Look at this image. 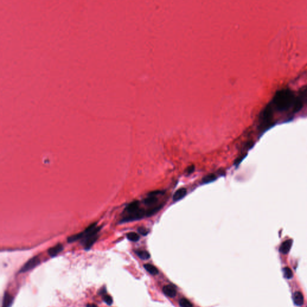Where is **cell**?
Masks as SVG:
<instances>
[{
    "label": "cell",
    "instance_id": "obj_1",
    "mask_svg": "<svg viewBox=\"0 0 307 307\" xmlns=\"http://www.w3.org/2000/svg\"><path fill=\"white\" fill-rule=\"evenodd\" d=\"M302 100L296 97L291 91L283 89L278 91L274 96L272 106L280 112H287L291 109L293 112L301 108Z\"/></svg>",
    "mask_w": 307,
    "mask_h": 307
},
{
    "label": "cell",
    "instance_id": "obj_2",
    "mask_svg": "<svg viewBox=\"0 0 307 307\" xmlns=\"http://www.w3.org/2000/svg\"><path fill=\"white\" fill-rule=\"evenodd\" d=\"M40 263V259L38 256L34 257L29 259L28 262L21 268L19 272L24 273L31 270L37 266Z\"/></svg>",
    "mask_w": 307,
    "mask_h": 307
},
{
    "label": "cell",
    "instance_id": "obj_3",
    "mask_svg": "<svg viewBox=\"0 0 307 307\" xmlns=\"http://www.w3.org/2000/svg\"><path fill=\"white\" fill-rule=\"evenodd\" d=\"M97 239H98L97 235L91 236L83 239L82 241V243L84 245L85 249L89 250L92 246H93V244L96 242Z\"/></svg>",
    "mask_w": 307,
    "mask_h": 307
},
{
    "label": "cell",
    "instance_id": "obj_4",
    "mask_svg": "<svg viewBox=\"0 0 307 307\" xmlns=\"http://www.w3.org/2000/svg\"><path fill=\"white\" fill-rule=\"evenodd\" d=\"M163 293L170 298H174L176 295V290L172 285H166L163 288Z\"/></svg>",
    "mask_w": 307,
    "mask_h": 307
},
{
    "label": "cell",
    "instance_id": "obj_5",
    "mask_svg": "<svg viewBox=\"0 0 307 307\" xmlns=\"http://www.w3.org/2000/svg\"><path fill=\"white\" fill-rule=\"evenodd\" d=\"M139 209H140L139 202L136 201H134V202L130 203V204H129L127 205V206L126 208V211L129 214H131V213H133L137 212Z\"/></svg>",
    "mask_w": 307,
    "mask_h": 307
},
{
    "label": "cell",
    "instance_id": "obj_6",
    "mask_svg": "<svg viewBox=\"0 0 307 307\" xmlns=\"http://www.w3.org/2000/svg\"><path fill=\"white\" fill-rule=\"evenodd\" d=\"M292 243H293V241L291 239H288V240H287V241H284V242H283L280 247V251L281 253H283V254H287L289 252V251L291 247Z\"/></svg>",
    "mask_w": 307,
    "mask_h": 307
},
{
    "label": "cell",
    "instance_id": "obj_7",
    "mask_svg": "<svg viewBox=\"0 0 307 307\" xmlns=\"http://www.w3.org/2000/svg\"><path fill=\"white\" fill-rule=\"evenodd\" d=\"M187 193V191L186 188H181L178 190L174 193V194L173 196V201L174 202H177V201L181 200L182 198H183L186 196Z\"/></svg>",
    "mask_w": 307,
    "mask_h": 307
},
{
    "label": "cell",
    "instance_id": "obj_8",
    "mask_svg": "<svg viewBox=\"0 0 307 307\" xmlns=\"http://www.w3.org/2000/svg\"><path fill=\"white\" fill-rule=\"evenodd\" d=\"M63 245L61 243H58L55 246L51 248L48 250V254L51 257H55L57 256L60 252L63 250Z\"/></svg>",
    "mask_w": 307,
    "mask_h": 307
},
{
    "label": "cell",
    "instance_id": "obj_9",
    "mask_svg": "<svg viewBox=\"0 0 307 307\" xmlns=\"http://www.w3.org/2000/svg\"><path fill=\"white\" fill-rule=\"evenodd\" d=\"M293 300L295 305L301 306L303 303V296L299 291H296L293 295Z\"/></svg>",
    "mask_w": 307,
    "mask_h": 307
},
{
    "label": "cell",
    "instance_id": "obj_10",
    "mask_svg": "<svg viewBox=\"0 0 307 307\" xmlns=\"http://www.w3.org/2000/svg\"><path fill=\"white\" fill-rule=\"evenodd\" d=\"M13 301V298L10 294L6 293L3 301V307H10Z\"/></svg>",
    "mask_w": 307,
    "mask_h": 307
},
{
    "label": "cell",
    "instance_id": "obj_11",
    "mask_svg": "<svg viewBox=\"0 0 307 307\" xmlns=\"http://www.w3.org/2000/svg\"><path fill=\"white\" fill-rule=\"evenodd\" d=\"M217 176L213 174V173H210L209 175H206L205 176H204L202 179V183L203 184H206V183H211L212 182H213L216 181L217 179Z\"/></svg>",
    "mask_w": 307,
    "mask_h": 307
},
{
    "label": "cell",
    "instance_id": "obj_12",
    "mask_svg": "<svg viewBox=\"0 0 307 307\" xmlns=\"http://www.w3.org/2000/svg\"><path fill=\"white\" fill-rule=\"evenodd\" d=\"M144 268L149 273L152 275H156L158 273V269L151 264H145L144 265Z\"/></svg>",
    "mask_w": 307,
    "mask_h": 307
},
{
    "label": "cell",
    "instance_id": "obj_13",
    "mask_svg": "<svg viewBox=\"0 0 307 307\" xmlns=\"http://www.w3.org/2000/svg\"><path fill=\"white\" fill-rule=\"evenodd\" d=\"M136 253L142 260H147L150 257V254L146 251L137 250L136 251Z\"/></svg>",
    "mask_w": 307,
    "mask_h": 307
},
{
    "label": "cell",
    "instance_id": "obj_14",
    "mask_svg": "<svg viewBox=\"0 0 307 307\" xmlns=\"http://www.w3.org/2000/svg\"><path fill=\"white\" fill-rule=\"evenodd\" d=\"M283 275L285 278L286 279H290L293 277V274L292 271L291 270L290 268L288 267H286L283 269Z\"/></svg>",
    "mask_w": 307,
    "mask_h": 307
},
{
    "label": "cell",
    "instance_id": "obj_15",
    "mask_svg": "<svg viewBox=\"0 0 307 307\" xmlns=\"http://www.w3.org/2000/svg\"><path fill=\"white\" fill-rule=\"evenodd\" d=\"M157 201L158 199L156 196H149L148 198L145 199L144 203L146 205H152L155 204L157 202Z\"/></svg>",
    "mask_w": 307,
    "mask_h": 307
},
{
    "label": "cell",
    "instance_id": "obj_16",
    "mask_svg": "<svg viewBox=\"0 0 307 307\" xmlns=\"http://www.w3.org/2000/svg\"><path fill=\"white\" fill-rule=\"evenodd\" d=\"M127 238L129 240L133 242H137L139 240L140 237L137 233L134 232H130L127 234Z\"/></svg>",
    "mask_w": 307,
    "mask_h": 307
},
{
    "label": "cell",
    "instance_id": "obj_17",
    "mask_svg": "<svg viewBox=\"0 0 307 307\" xmlns=\"http://www.w3.org/2000/svg\"><path fill=\"white\" fill-rule=\"evenodd\" d=\"M179 305L181 307H193V304L186 298H182L180 299Z\"/></svg>",
    "mask_w": 307,
    "mask_h": 307
},
{
    "label": "cell",
    "instance_id": "obj_18",
    "mask_svg": "<svg viewBox=\"0 0 307 307\" xmlns=\"http://www.w3.org/2000/svg\"><path fill=\"white\" fill-rule=\"evenodd\" d=\"M103 300L108 305H111L112 304V302H113V299L112 298L109 296V295H104L103 296Z\"/></svg>",
    "mask_w": 307,
    "mask_h": 307
},
{
    "label": "cell",
    "instance_id": "obj_19",
    "mask_svg": "<svg viewBox=\"0 0 307 307\" xmlns=\"http://www.w3.org/2000/svg\"><path fill=\"white\" fill-rule=\"evenodd\" d=\"M138 232L139 233L144 236H146L148 233V230H147L146 228L144 227H140L138 228Z\"/></svg>",
    "mask_w": 307,
    "mask_h": 307
},
{
    "label": "cell",
    "instance_id": "obj_20",
    "mask_svg": "<svg viewBox=\"0 0 307 307\" xmlns=\"http://www.w3.org/2000/svg\"><path fill=\"white\" fill-rule=\"evenodd\" d=\"M194 169H195V167H194L193 165H192V166L188 167L187 168V169L186 170V173H187V175H190V174L192 173L194 171Z\"/></svg>",
    "mask_w": 307,
    "mask_h": 307
},
{
    "label": "cell",
    "instance_id": "obj_21",
    "mask_svg": "<svg viewBox=\"0 0 307 307\" xmlns=\"http://www.w3.org/2000/svg\"><path fill=\"white\" fill-rule=\"evenodd\" d=\"M161 191H152V192H150L149 194H148V196H156L157 195H158V194H161Z\"/></svg>",
    "mask_w": 307,
    "mask_h": 307
},
{
    "label": "cell",
    "instance_id": "obj_22",
    "mask_svg": "<svg viewBox=\"0 0 307 307\" xmlns=\"http://www.w3.org/2000/svg\"><path fill=\"white\" fill-rule=\"evenodd\" d=\"M87 307H97V306L93 304H88L87 305Z\"/></svg>",
    "mask_w": 307,
    "mask_h": 307
}]
</instances>
